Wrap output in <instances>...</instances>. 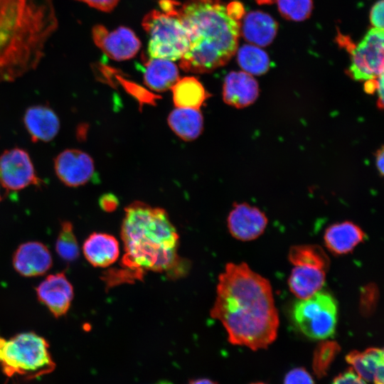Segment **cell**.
Segmentation results:
<instances>
[{"mask_svg":"<svg viewBox=\"0 0 384 384\" xmlns=\"http://www.w3.org/2000/svg\"><path fill=\"white\" fill-rule=\"evenodd\" d=\"M23 124L36 142H49L58 134L60 122L56 112L47 105H36L28 107L23 117Z\"/></svg>","mask_w":384,"mask_h":384,"instance_id":"obj_15","label":"cell"},{"mask_svg":"<svg viewBox=\"0 0 384 384\" xmlns=\"http://www.w3.org/2000/svg\"><path fill=\"white\" fill-rule=\"evenodd\" d=\"M58 28L53 0H0V83L36 70Z\"/></svg>","mask_w":384,"mask_h":384,"instance_id":"obj_2","label":"cell"},{"mask_svg":"<svg viewBox=\"0 0 384 384\" xmlns=\"http://www.w3.org/2000/svg\"><path fill=\"white\" fill-rule=\"evenodd\" d=\"M338 306L334 297L319 291L309 298L299 299L292 309V319L299 331L312 339L323 340L336 330Z\"/></svg>","mask_w":384,"mask_h":384,"instance_id":"obj_7","label":"cell"},{"mask_svg":"<svg viewBox=\"0 0 384 384\" xmlns=\"http://www.w3.org/2000/svg\"><path fill=\"white\" fill-rule=\"evenodd\" d=\"M159 6L162 11L177 16L188 31L189 48L180 59L183 70L209 73L235 55L240 22L221 0H160Z\"/></svg>","mask_w":384,"mask_h":384,"instance_id":"obj_3","label":"cell"},{"mask_svg":"<svg viewBox=\"0 0 384 384\" xmlns=\"http://www.w3.org/2000/svg\"><path fill=\"white\" fill-rule=\"evenodd\" d=\"M36 291L38 300L55 318L68 312L74 296L73 287L63 272L48 275Z\"/></svg>","mask_w":384,"mask_h":384,"instance_id":"obj_13","label":"cell"},{"mask_svg":"<svg viewBox=\"0 0 384 384\" xmlns=\"http://www.w3.org/2000/svg\"><path fill=\"white\" fill-rule=\"evenodd\" d=\"M383 29L373 27L355 46H349V74L356 80L368 81L383 73Z\"/></svg>","mask_w":384,"mask_h":384,"instance_id":"obj_8","label":"cell"},{"mask_svg":"<svg viewBox=\"0 0 384 384\" xmlns=\"http://www.w3.org/2000/svg\"><path fill=\"white\" fill-rule=\"evenodd\" d=\"M95 44L109 58L124 60L133 58L139 50L141 42L130 28L121 26L110 31L102 25L92 29Z\"/></svg>","mask_w":384,"mask_h":384,"instance_id":"obj_11","label":"cell"},{"mask_svg":"<svg viewBox=\"0 0 384 384\" xmlns=\"http://www.w3.org/2000/svg\"><path fill=\"white\" fill-rule=\"evenodd\" d=\"M378 297V291L375 285L368 284L361 291V309L363 314L368 315L375 307Z\"/></svg>","mask_w":384,"mask_h":384,"instance_id":"obj_29","label":"cell"},{"mask_svg":"<svg viewBox=\"0 0 384 384\" xmlns=\"http://www.w3.org/2000/svg\"><path fill=\"white\" fill-rule=\"evenodd\" d=\"M365 233L356 224L344 221L329 226L324 235L328 250L335 255L349 253L365 238Z\"/></svg>","mask_w":384,"mask_h":384,"instance_id":"obj_18","label":"cell"},{"mask_svg":"<svg viewBox=\"0 0 384 384\" xmlns=\"http://www.w3.org/2000/svg\"><path fill=\"white\" fill-rule=\"evenodd\" d=\"M87 4L97 10L108 12L112 11L119 0H75Z\"/></svg>","mask_w":384,"mask_h":384,"instance_id":"obj_33","label":"cell"},{"mask_svg":"<svg viewBox=\"0 0 384 384\" xmlns=\"http://www.w3.org/2000/svg\"><path fill=\"white\" fill-rule=\"evenodd\" d=\"M383 155H384V153H383V148L378 150L375 155V165L381 176L383 175V160H384Z\"/></svg>","mask_w":384,"mask_h":384,"instance_id":"obj_36","label":"cell"},{"mask_svg":"<svg viewBox=\"0 0 384 384\" xmlns=\"http://www.w3.org/2000/svg\"><path fill=\"white\" fill-rule=\"evenodd\" d=\"M284 384H314L310 374L304 368L291 370L286 375Z\"/></svg>","mask_w":384,"mask_h":384,"instance_id":"obj_30","label":"cell"},{"mask_svg":"<svg viewBox=\"0 0 384 384\" xmlns=\"http://www.w3.org/2000/svg\"><path fill=\"white\" fill-rule=\"evenodd\" d=\"M332 384H367V383L359 377L353 370H350L337 376L334 380Z\"/></svg>","mask_w":384,"mask_h":384,"instance_id":"obj_32","label":"cell"},{"mask_svg":"<svg viewBox=\"0 0 384 384\" xmlns=\"http://www.w3.org/2000/svg\"><path fill=\"white\" fill-rule=\"evenodd\" d=\"M186 384H218L215 381L207 378H198L190 380Z\"/></svg>","mask_w":384,"mask_h":384,"instance_id":"obj_37","label":"cell"},{"mask_svg":"<svg viewBox=\"0 0 384 384\" xmlns=\"http://www.w3.org/2000/svg\"><path fill=\"white\" fill-rule=\"evenodd\" d=\"M55 250L58 256L66 262H74L78 258L80 250L71 222H61L55 242Z\"/></svg>","mask_w":384,"mask_h":384,"instance_id":"obj_27","label":"cell"},{"mask_svg":"<svg viewBox=\"0 0 384 384\" xmlns=\"http://www.w3.org/2000/svg\"><path fill=\"white\" fill-rule=\"evenodd\" d=\"M259 95V85L252 75L244 71H232L225 78L223 87L224 102L236 108L252 104Z\"/></svg>","mask_w":384,"mask_h":384,"instance_id":"obj_16","label":"cell"},{"mask_svg":"<svg viewBox=\"0 0 384 384\" xmlns=\"http://www.w3.org/2000/svg\"><path fill=\"white\" fill-rule=\"evenodd\" d=\"M237 60L244 72L251 75L265 74L270 68L267 53L259 46L244 45L237 50Z\"/></svg>","mask_w":384,"mask_h":384,"instance_id":"obj_26","label":"cell"},{"mask_svg":"<svg viewBox=\"0 0 384 384\" xmlns=\"http://www.w3.org/2000/svg\"><path fill=\"white\" fill-rule=\"evenodd\" d=\"M173 132L184 141L198 138L203 129V117L199 109L176 107L168 117Z\"/></svg>","mask_w":384,"mask_h":384,"instance_id":"obj_23","label":"cell"},{"mask_svg":"<svg viewBox=\"0 0 384 384\" xmlns=\"http://www.w3.org/2000/svg\"><path fill=\"white\" fill-rule=\"evenodd\" d=\"M178 75V69L171 60L151 58L144 63V83L153 91L171 89L179 79Z\"/></svg>","mask_w":384,"mask_h":384,"instance_id":"obj_22","label":"cell"},{"mask_svg":"<svg viewBox=\"0 0 384 384\" xmlns=\"http://www.w3.org/2000/svg\"><path fill=\"white\" fill-rule=\"evenodd\" d=\"M171 89L176 107L199 109L209 97L201 82L193 76L178 79Z\"/></svg>","mask_w":384,"mask_h":384,"instance_id":"obj_24","label":"cell"},{"mask_svg":"<svg viewBox=\"0 0 384 384\" xmlns=\"http://www.w3.org/2000/svg\"><path fill=\"white\" fill-rule=\"evenodd\" d=\"M268 220L259 208L242 203L234 205L227 224L230 235L241 241H250L259 238L265 231Z\"/></svg>","mask_w":384,"mask_h":384,"instance_id":"obj_12","label":"cell"},{"mask_svg":"<svg viewBox=\"0 0 384 384\" xmlns=\"http://www.w3.org/2000/svg\"><path fill=\"white\" fill-rule=\"evenodd\" d=\"M154 384H174V383L168 380H161Z\"/></svg>","mask_w":384,"mask_h":384,"instance_id":"obj_39","label":"cell"},{"mask_svg":"<svg viewBox=\"0 0 384 384\" xmlns=\"http://www.w3.org/2000/svg\"><path fill=\"white\" fill-rule=\"evenodd\" d=\"M281 15L291 21H302L307 18L312 11V0H276Z\"/></svg>","mask_w":384,"mask_h":384,"instance_id":"obj_28","label":"cell"},{"mask_svg":"<svg viewBox=\"0 0 384 384\" xmlns=\"http://www.w3.org/2000/svg\"><path fill=\"white\" fill-rule=\"evenodd\" d=\"M1 201V194H0V201Z\"/></svg>","mask_w":384,"mask_h":384,"instance_id":"obj_41","label":"cell"},{"mask_svg":"<svg viewBox=\"0 0 384 384\" xmlns=\"http://www.w3.org/2000/svg\"><path fill=\"white\" fill-rule=\"evenodd\" d=\"M277 23L269 14L260 11H250L240 23V33L243 38L257 46L270 45L276 36Z\"/></svg>","mask_w":384,"mask_h":384,"instance_id":"obj_19","label":"cell"},{"mask_svg":"<svg viewBox=\"0 0 384 384\" xmlns=\"http://www.w3.org/2000/svg\"><path fill=\"white\" fill-rule=\"evenodd\" d=\"M142 26L149 38L148 53L150 58L177 60L189 48L188 31L175 14L151 11L144 16Z\"/></svg>","mask_w":384,"mask_h":384,"instance_id":"obj_6","label":"cell"},{"mask_svg":"<svg viewBox=\"0 0 384 384\" xmlns=\"http://www.w3.org/2000/svg\"><path fill=\"white\" fill-rule=\"evenodd\" d=\"M15 270L23 277L43 275L51 267L52 255L43 243L31 241L20 245L12 259Z\"/></svg>","mask_w":384,"mask_h":384,"instance_id":"obj_14","label":"cell"},{"mask_svg":"<svg viewBox=\"0 0 384 384\" xmlns=\"http://www.w3.org/2000/svg\"><path fill=\"white\" fill-rule=\"evenodd\" d=\"M288 259L294 266L312 267L325 271L330 264L326 253L317 245H294L289 249Z\"/></svg>","mask_w":384,"mask_h":384,"instance_id":"obj_25","label":"cell"},{"mask_svg":"<svg viewBox=\"0 0 384 384\" xmlns=\"http://www.w3.org/2000/svg\"><path fill=\"white\" fill-rule=\"evenodd\" d=\"M53 165L58 178L68 187L83 186L94 176L92 158L78 149H66L60 152L55 156Z\"/></svg>","mask_w":384,"mask_h":384,"instance_id":"obj_10","label":"cell"},{"mask_svg":"<svg viewBox=\"0 0 384 384\" xmlns=\"http://www.w3.org/2000/svg\"><path fill=\"white\" fill-rule=\"evenodd\" d=\"M99 203L102 209L105 211H112L117 208V200L112 194H104L100 197Z\"/></svg>","mask_w":384,"mask_h":384,"instance_id":"obj_34","label":"cell"},{"mask_svg":"<svg viewBox=\"0 0 384 384\" xmlns=\"http://www.w3.org/2000/svg\"><path fill=\"white\" fill-rule=\"evenodd\" d=\"M82 251L86 260L96 267H107L119 255V244L112 235L93 233L85 240Z\"/></svg>","mask_w":384,"mask_h":384,"instance_id":"obj_17","label":"cell"},{"mask_svg":"<svg viewBox=\"0 0 384 384\" xmlns=\"http://www.w3.org/2000/svg\"><path fill=\"white\" fill-rule=\"evenodd\" d=\"M210 314L222 324L233 345L256 351L277 338L279 319L270 282L245 262L225 265Z\"/></svg>","mask_w":384,"mask_h":384,"instance_id":"obj_1","label":"cell"},{"mask_svg":"<svg viewBox=\"0 0 384 384\" xmlns=\"http://www.w3.org/2000/svg\"><path fill=\"white\" fill-rule=\"evenodd\" d=\"M326 272L312 267L294 266L288 279L290 291L299 299L309 298L324 286Z\"/></svg>","mask_w":384,"mask_h":384,"instance_id":"obj_21","label":"cell"},{"mask_svg":"<svg viewBox=\"0 0 384 384\" xmlns=\"http://www.w3.org/2000/svg\"><path fill=\"white\" fill-rule=\"evenodd\" d=\"M383 0H380L371 9L370 20L374 28L383 29Z\"/></svg>","mask_w":384,"mask_h":384,"instance_id":"obj_31","label":"cell"},{"mask_svg":"<svg viewBox=\"0 0 384 384\" xmlns=\"http://www.w3.org/2000/svg\"><path fill=\"white\" fill-rule=\"evenodd\" d=\"M0 363L4 373L34 378L48 373L55 363L47 341L37 334L20 333L6 340L0 337Z\"/></svg>","mask_w":384,"mask_h":384,"instance_id":"obj_5","label":"cell"},{"mask_svg":"<svg viewBox=\"0 0 384 384\" xmlns=\"http://www.w3.org/2000/svg\"><path fill=\"white\" fill-rule=\"evenodd\" d=\"M376 82L377 84L375 91L377 92L378 96V107L382 108L383 105V73L380 75L376 78Z\"/></svg>","mask_w":384,"mask_h":384,"instance_id":"obj_35","label":"cell"},{"mask_svg":"<svg viewBox=\"0 0 384 384\" xmlns=\"http://www.w3.org/2000/svg\"><path fill=\"white\" fill-rule=\"evenodd\" d=\"M252 384H265V383H252Z\"/></svg>","mask_w":384,"mask_h":384,"instance_id":"obj_40","label":"cell"},{"mask_svg":"<svg viewBox=\"0 0 384 384\" xmlns=\"http://www.w3.org/2000/svg\"><path fill=\"white\" fill-rule=\"evenodd\" d=\"M121 238L124 254L122 266L138 272L174 270L180 262L179 235L166 211L142 201L124 209Z\"/></svg>","mask_w":384,"mask_h":384,"instance_id":"obj_4","label":"cell"},{"mask_svg":"<svg viewBox=\"0 0 384 384\" xmlns=\"http://www.w3.org/2000/svg\"><path fill=\"white\" fill-rule=\"evenodd\" d=\"M259 4H270L276 1V0H255Z\"/></svg>","mask_w":384,"mask_h":384,"instance_id":"obj_38","label":"cell"},{"mask_svg":"<svg viewBox=\"0 0 384 384\" xmlns=\"http://www.w3.org/2000/svg\"><path fill=\"white\" fill-rule=\"evenodd\" d=\"M43 183L26 150L14 147L0 155V185L4 189L17 191Z\"/></svg>","mask_w":384,"mask_h":384,"instance_id":"obj_9","label":"cell"},{"mask_svg":"<svg viewBox=\"0 0 384 384\" xmlns=\"http://www.w3.org/2000/svg\"><path fill=\"white\" fill-rule=\"evenodd\" d=\"M346 361L353 371L366 382L383 383V351L368 348L363 351H354L346 356Z\"/></svg>","mask_w":384,"mask_h":384,"instance_id":"obj_20","label":"cell"}]
</instances>
